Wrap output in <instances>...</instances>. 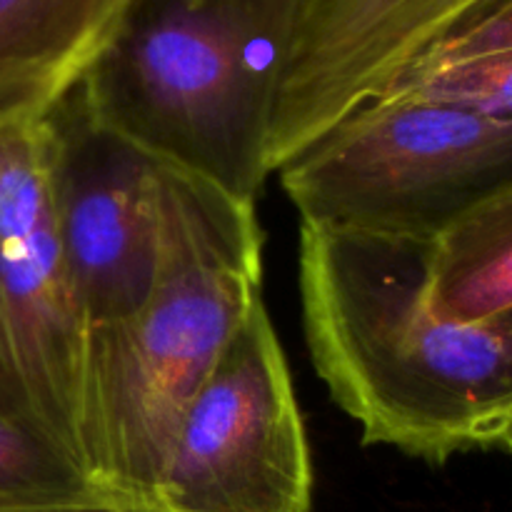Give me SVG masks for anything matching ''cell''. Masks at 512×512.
<instances>
[{
  "instance_id": "1",
  "label": "cell",
  "mask_w": 512,
  "mask_h": 512,
  "mask_svg": "<svg viewBox=\"0 0 512 512\" xmlns=\"http://www.w3.org/2000/svg\"><path fill=\"white\" fill-rule=\"evenodd\" d=\"M430 240L300 223L305 345L365 445L445 463L512 425V310L445 320L428 305Z\"/></svg>"
},
{
  "instance_id": "2",
  "label": "cell",
  "mask_w": 512,
  "mask_h": 512,
  "mask_svg": "<svg viewBox=\"0 0 512 512\" xmlns=\"http://www.w3.org/2000/svg\"><path fill=\"white\" fill-rule=\"evenodd\" d=\"M255 203L160 163V258L135 315L88 338L90 480L150 510L185 408L263 295Z\"/></svg>"
},
{
  "instance_id": "3",
  "label": "cell",
  "mask_w": 512,
  "mask_h": 512,
  "mask_svg": "<svg viewBox=\"0 0 512 512\" xmlns=\"http://www.w3.org/2000/svg\"><path fill=\"white\" fill-rule=\"evenodd\" d=\"M310 0H135L78 85L90 118L255 203Z\"/></svg>"
},
{
  "instance_id": "4",
  "label": "cell",
  "mask_w": 512,
  "mask_h": 512,
  "mask_svg": "<svg viewBox=\"0 0 512 512\" xmlns=\"http://www.w3.org/2000/svg\"><path fill=\"white\" fill-rule=\"evenodd\" d=\"M278 175L300 223L433 240L512 188V115L383 93Z\"/></svg>"
},
{
  "instance_id": "5",
  "label": "cell",
  "mask_w": 512,
  "mask_h": 512,
  "mask_svg": "<svg viewBox=\"0 0 512 512\" xmlns=\"http://www.w3.org/2000/svg\"><path fill=\"white\" fill-rule=\"evenodd\" d=\"M88 338L55 228L48 120L0 125V413L90 480Z\"/></svg>"
},
{
  "instance_id": "6",
  "label": "cell",
  "mask_w": 512,
  "mask_h": 512,
  "mask_svg": "<svg viewBox=\"0 0 512 512\" xmlns=\"http://www.w3.org/2000/svg\"><path fill=\"white\" fill-rule=\"evenodd\" d=\"M313 453L288 358L260 295L193 395L155 512H310Z\"/></svg>"
},
{
  "instance_id": "7",
  "label": "cell",
  "mask_w": 512,
  "mask_h": 512,
  "mask_svg": "<svg viewBox=\"0 0 512 512\" xmlns=\"http://www.w3.org/2000/svg\"><path fill=\"white\" fill-rule=\"evenodd\" d=\"M50 200L88 330L123 323L153 288L160 258V163L90 118L80 90L45 113Z\"/></svg>"
},
{
  "instance_id": "8",
  "label": "cell",
  "mask_w": 512,
  "mask_h": 512,
  "mask_svg": "<svg viewBox=\"0 0 512 512\" xmlns=\"http://www.w3.org/2000/svg\"><path fill=\"white\" fill-rule=\"evenodd\" d=\"M498 0H310L270 133V173L393 88Z\"/></svg>"
},
{
  "instance_id": "9",
  "label": "cell",
  "mask_w": 512,
  "mask_h": 512,
  "mask_svg": "<svg viewBox=\"0 0 512 512\" xmlns=\"http://www.w3.org/2000/svg\"><path fill=\"white\" fill-rule=\"evenodd\" d=\"M135 0H0V125L43 118L113 43Z\"/></svg>"
},
{
  "instance_id": "10",
  "label": "cell",
  "mask_w": 512,
  "mask_h": 512,
  "mask_svg": "<svg viewBox=\"0 0 512 512\" xmlns=\"http://www.w3.org/2000/svg\"><path fill=\"white\" fill-rule=\"evenodd\" d=\"M428 305L460 323L512 310V188L430 240Z\"/></svg>"
},
{
  "instance_id": "11",
  "label": "cell",
  "mask_w": 512,
  "mask_h": 512,
  "mask_svg": "<svg viewBox=\"0 0 512 512\" xmlns=\"http://www.w3.org/2000/svg\"><path fill=\"white\" fill-rule=\"evenodd\" d=\"M95 500L98 493L75 465L0 413V512H40Z\"/></svg>"
},
{
  "instance_id": "12",
  "label": "cell",
  "mask_w": 512,
  "mask_h": 512,
  "mask_svg": "<svg viewBox=\"0 0 512 512\" xmlns=\"http://www.w3.org/2000/svg\"><path fill=\"white\" fill-rule=\"evenodd\" d=\"M385 93H408L512 115V48L468 58L420 60Z\"/></svg>"
},
{
  "instance_id": "13",
  "label": "cell",
  "mask_w": 512,
  "mask_h": 512,
  "mask_svg": "<svg viewBox=\"0 0 512 512\" xmlns=\"http://www.w3.org/2000/svg\"><path fill=\"white\" fill-rule=\"evenodd\" d=\"M512 48V0H498L468 25L450 35L428 58H468V55L493 53Z\"/></svg>"
},
{
  "instance_id": "14",
  "label": "cell",
  "mask_w": 512,
  "mask_h": 512,
  "mask_svg": "<svg viewBox=\"0 0 512 512\" xmlns=\"http://www.w3.org/2000/svg\"><path fill=\"white\" fill-rule=\"evenodd\" d=\"M40 512H155V510H135V508H123V505L113 503H83V505H68V508H53V510H40Z\"/></svg>"
},
{
  "instance_id": "15",
  "label": "cell",
  "mask_w": 512,
  "mask_h": 512,
  "mask_svg": "<svg viewBox=\"0 0 512 512\" xmlns=\"http://www.w3.org/2000/svg\"><path fill=\"white\" fill-rule=\"evenodd\" d=\"M500 445H503V448H508V453L512 455V425L508 428V433L503 435V440H500Z\"/></svg>"
}]
</instances>
